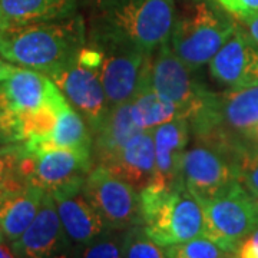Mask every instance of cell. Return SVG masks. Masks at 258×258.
<instances>
[{
  "mask_svg": "<svg viewBox=\"0 0 258 258\" xmlns=\"http://www.w3.org/2000/svg\"><path fill=\"white\" fill-rule=\"evenodd\" d=\"M86 36L105 37L152 53L169 42L175 0H81Z\"/></svg>",
  "mask_w": 258,
  "mask_h": 258,
  "instance_id": "1",
  "label": "cell"
},
{
  "mask_svg": "<svg viewBox=\"0 0 258 258\" xmlns=\"http://www.w3.org/2000/svg\"><path fill=\"white\" fill-rule=\"evenodd\" d=\"M86 42L83 16L0 29V56L10 63L47 76L68 64Z\"/></svg>",
  "mask_w": 258,
  "mask_h": 258,
  "instance_id": "2",
  "label": "cell"
},
{
  "mask_svg": "<svg viewBox=\"0 0 258 258\" xmlns=\"http://www.w3.org/2000/svg\"><path fill=\"white\" fill-rule=\"evenodd\" d=\"M237 25L215 0H175L169 45L191 71H198L210 63Z\"/></svg>",
  "mask_w": 258,
  "mask_h": 258,
  "instance_id": "3",
  "label": "cell"
},
{
  "mask_svg": "<svg viewBox=\"0 0 258 258\" xmlns=\"http://www.w3.org/2000/svg\"><path fill=\"white\" fill-rule=\"evenodd\" d=\"M139 198L141 225L159 247L204 237L203 207L184 182L169 189L148 185Z\"/></svg>",
  "mask_w": 258,
  "mask_h": 258,
  "instance_id": "4",
  "label": "cell"
},
{
  "mask_svg": "<svg viewBox=\"0 0 258 258\" xmlns=\"http://www.w3.org/2000/svg\"><path fill=\"white\" fill-rule=\"evenodd\" d=\"M204 237L228 254L258 227V200L241 185L203 201Z\"/></svg>",
  "mask_w": 258,
  "mask_h": 258,
  "instance_id": "5",
  "label": "cell"
},
{
  "mask_svg": "<svg viewBox=\"0 0 258 258\" xmlns=\"http://www.w3.org/2000/svg\"><path fill=\"white\" fill-rule=\"evenodd\" d=\"M142 86H149L175 105L179 116L191 119L211 96L210 91L175 55L169 42L154 50L149 57Z\"/></svg>",
  "mask_w": 258,
  "mask_h": 258,
  "instance_id": "6",
  "label": "cell"
},
{
  "mask_svg": "<svg viewBox=\"0 0 258 258\" xmlns=\"http://www.w3.org/2000/svg\"><path fill=\"white\" fill-rule=\"evenodd\" d=\"M102 55L99 76L109 108L129 102L142 86L151 53L105 37L86 36Z\"/></svg>",
  "mask_w": 258,
  "mask_h": 258,
  "instance_id": "7",
  "label": "cell"
},
{
  "mask_svg": "<svg viewBox=\"0 0 258 258\" xmlns=\"http://www.w3.org/2000/svg\"><path fill=\"white\" fill-rule=\"evenodd\" d=\"M23 149V147H22ZM93 168L91 148L49 149L26 152L23 149L19 172L28 184L52 194L64 186L83 182Z\"/></svg>",
  "mask_w": 258,
  "mask_h": 258,
  "instance_id": "8",
  "label": "cell"
},
{
  "mask_svg": "<svg viewBox=\"0 0 258 258\" xmlns=\"http://www.w3.org/2000/svg\"><path fill=\"white\" fill-rule=\"evenodd\" d=\"M63 99V93L47 75L19 66L9 79L0 82V131L6 142L16 144V122L20 113Z\"/></svg>",
  "mask_w": 258,
  "mask_h": 258,
  "instance_id": "9",
  "label": "cell"
},
{
  "mask_svg": "<svg viewBox=\"0 0 258 258\" xmlns=\"http://www.w3.org/2000/svg\"><path fill=\"white\" fill-rule=\"evenodd\" d=\"M83 192L109 230L126 231L141 224L139 192L108 168L93 166L86 175Z\"/></svg>",
  "mask_w": 258,
  "mask_h": 258,
  "instance_id": "10",
  "label": "cell"
},
{
  "mask_svg": "<svg viewBox=\"0 0 258 258\" xmlns=\"http://www.w3.org/2000/svg\"><path fill=\"white\" fill-rule=\"evenodd\" d=\"M181 175L186 189L198 203L211 200L240 182L237 161L220 149L201 142L186 148Z\"/></svg>",
  "mask_w": 258,
  "mask_h": 258,
  "instance_id": "11",
  "label": "cell"
},
{
  "mask_svg": "<svg viewBox=\"0 0 258 258\" xmlns=\"http://www.w3.org/2000/svg\"><path fill=\"white\" fill-rule=\"evenodd\" d=\"M75 111L81 113L92 132L109 111L99 71L82 64L76 55L62 69L49 76Z\"/></svg>",
  "mask_w": 258,
  "mask_h": 258,
  "instance_id": "12",
  "label": "cell"
},
{
  "mask_svg": "<svg viewBox=\"0 0 258 258\" xmlns=\"http://www.w3.org/2000/svg\"><path fill=\"white\" fill-rule=\"evenodd\" d=\"M10 245L18 258H74L75 245L60 222L50 194L46 192L28 230Z\"/></svg>",
  "mask_w": 258,
  "mask_h": 258,
  "instance_id": "13",
  "label": "cell"
},
{
  "mask_svg": "<svg viewBox=\"0 0 258 258\" xmlns=\"http://www.w3.org/2000/svg\"><path fill=\"white\" fill-rule=\"evenodd\" d=\"M208 66L212 79L228 89L258 86V47L240 22Z\"/></svg>",
  "mask_w": 258,
  "mask_h": 258,
  "instance_id": "14",
  "label": "cell"
},
{
  "mask_svg": "<svg viewBox=\"0 0 258 258\" xmlns=\"http://www.w3.org/2000/svg\"><path fill=\"white\" fill-rule=\"evenodd\" d=\"M83 184L85 181L50 194L60 222L75 247L86 245L109 231L99 212L86 198Z\"/></svg>",
  "mask_w": 258,
  "mask_h": 258,
  "instance_id": "15",
  "label": "cell"
},
{
  "mask_svg": "<svg viewBox=\"0 0 258 258\" xmlns=\"http://www.w3.org/2000/svg\"><path fill=\"white\" fill-rule=\"evenodd\" d=\"M155 147V175L149 185L169 189L182 184V159L189 144L191 128L184 118L165 122L152 129Z\"/></svg>",
  "mask_w": 258,
  "mask_h": 258,
  "instance_id": "16",
  "label": "cell"
},
{
  "mask_svg": "<svg viewBox=\"0 0 258 258\" xmlns=\"http://www.w3.org/2000/svg\"><path fill=\"white\" fill-rule=\"evenodd\" d=\"M103 166L141 192L152 182L155 175V147L152 131L138 132Z\"/></svg>",
  "mask_w": 258,
  "mask_h": 258,
  "instance_id": "17",
  "label": "cell"
},
{
  "mask_svg": "<svg viewBox=\"0 0 258 258\" xmlns=\"http://www.w3.org/2000/svg\"><path fill=\"white\" fill-rule=\"evenodd\" d=\"M46 192L30 184H22L0 192V228L13 242L36 218Z\"/></svg>",
  "mask_w": 258,
  "mask_h": 258,
  "instance_id": "18",
  "label": "cell"
},
{
  "mask_svg": "<svg viewBox=\"0 0 258 258\" xmlns=\"http://www.w3.org/2000/svg\"><path fill=\"white\" fill-rule=\"evenodd\" d=\"M141 132L131 113V101L112 106L92 132V155L96 165H106L132 137Z\"/></svg>",
  "mask_w": 258,
  "mask_h": 258,
  "instance_id": "19",
  "label": "cell"
},
{
  "mask_svg": "<svg viewBox=\"0 0 258 258\" xmlns=\"http://www.w3.org/2000/svg\"><path fill=\"white\" fill-rule=\"evenodd\" d=\"M81 0H0V29L71 18Z\"/></svg>",
  "mask_w": 258,
  "mask_h": 258,
  "instance_id": "20",
  "label": "cell"
},
{
  "mask_svg": "<svg viewBox=\"0 0 258 258\" xmlns=\"http://www.w3.org/2000/svg\"><path fill=\"white\" fill-rule=\"evenodd\" d=\"M22 145V144H20ZM23 147V145H22ZM92 149V134L81 113L68 103L60 111L53 131L32 147H23L26 152H40L49 149Z\"/></svg>",
  "mask_w": 258,
  "mask_h": 258,
  "instance_id": "21",
  "label": "cell"
},
{
  "mask_svg": "<svg viewBox=\"0 0 258 258\" xmlns=\"http://www.w3.org/2000/svg\"><path fill=\"white\" fill-rule=\"evenodd\" d=\"M131 113L139 131H152L165 122L181 118L175 105L149 86H141L131 99Z\"/></svg>",
  "mask_w": 258,
  "mask_h": 258,
  "instance_id": "22",
  "label": "cell"
},
{
  "mask_svg": "<svg viewBox=\"0 0 258 258\" xmlns=\"http://www.w3.org/2000/svg\"><path fill=\"white\" fill-rule=\"evenodd\" d=\"M122 258H166V255L164 248L151 240L139 224L123 232Z\"/></svg>",
  "mask_w": 258,
  "mask_h": 258,
  "instance_id": "23",
  "label": "cell"
},
{
  "mask_svg": "<svg viewBox=\"0 0 258 258\" xmlns=\"http://www.w3.org/2000/svg\"><path fill=\"white\" fill-rule=\"evenodd\" d=\"M123 232L109 230L86 245L75 247L74 258H122Z\"/></svg>",
  "mask_w": 258,
  "mask_h": 258,
  "instance_id": "24",
  "label": "cell"
},
{
  "mask_svg": "<svg viewBox=\"0 0 258 258\" xmlns=\"http://www.w3.org/2000/svg\"><path fill=\"white\" fill-rule=\"evenodd\" d=\"M166 258H228V252L207 237L174 244L164 248Z\"/></svg>",
  "mask_w": 258,
  "mask_h": 258,
  "instance_id": "25",
  "label": "cell"
},
{
  "mask_svg": "<svg viewBox=\"0 0 258 258\" xmlns=\"http://www.w3.org/2000/svg\"><path fill=\"white\" fill-rule=\"evenodd\" d=\"M22 152L23 149L20 144L0 145V192L22 184H28L19 172Z\"/></svg>",
  "mask_w": 258,
  "mask_h": 258,
  "instance_id": "26",
  "label": "cell"
},
{
  "mask_svg": "<svg viewBox=\"0 0 258 258\" xmlns=\"http://www.w3.org/2000/svg\"><path fill=\"white\" fill-rule=\"evenodd\" d=\"M241 185L258 200V151L244 154L238 161Z\"/></svg>",
  "mask_w": 258,
  "mask_h": 258,
  "instance_id": "27",
  "label": "cell"
},
{
  "mask_svg": "<svg viewBox=\"0 0 258 258\" xmlns=\"http://www.w3.org/2000/svg\"><path fill=\"white\" fill-rule=\"evenodd\" d=\"M215 2L238 22H245L258 15V0H215Z\"/></svg>",
  "mask_w": 258,
  "mask_h": 258,
  "instance_id": "28",
  "label": "cell"
},
{
  "mask_svg": "<svg viewBox=\"0 0 258 258\" xmlns=\"http://www.w3.org/2000/svg\"><path fill=\"white\" fill-rule=\"evenodd\" d=\"M232 258H258V227L238 244Z\"/></svg>",
  "mask_w": 258,
  "mask_h": 258,
  "instance_id": "29",
  "label": "cell"
},
{
  "mask_svg": "<svg viewBox=\"0 0 258 258\" xmlns=\"http://www.w3.org/2000/svg\"><path fill=\"white\" fill-rule=\"evenodd\" d=\"M240 25L245 29V32L248 33V36L251 37V40L255 43V46L258 47V15L254 18L248 19L245 22H240Z\"/></svg>",
  "mask_w": 258,
  "mask_h": 258,
  "instance_id": "30",
  "label": "cell"
},
{
  "mask_svg": "<svg viewBox=\"0 0 258 258\" xmlns=\"http://www.w3.org/2000/svg\"><path fill=\"white\" fill-rule=\"evenodd\" d=\"M18 68L19 66L10 63V62H6V59H3L0 56V82L9 79L10 76L18 71Z\"/></svg>",
  "mask_w": 258,
  "mask_h": 258,
  "instance_id": "31",
  "label": "cell"
},
{
  "mask_svg": "<svg viewBox=\"0 0 258 258\" xmlns=\"http://www.w3.org/2000/svg\"><path fill=\"white\" fill-rule=\"evenodd\" d=\"M0 258H18L12 249V245H8L6 241L0 244Z\"/></svg>",
  "mask_w": 258,
  "mask_h": 258,
  "instance_id": "32",
  "label": "cell"
},
{
  "mask_svg": "<svg viewBox=\"0 0 258 258\" xmlns=\"http://www.w3.org/2000/svg\"><path fill=\"white\" fill-rule=\"evenodd\" d=\"M8 142H6V139L3 137V134H2V131H0V145H6Z\"/></svg>",
  "mask_w": 258,
  "mask_h": 258,
  "instance_id": "33",
  "label": "cell"
},
{
  "mask_svg": "<svg viewBox=\"0 0 258 258\" xmlns=\"http://www.w3.org/2000/svg\"><path fill=\"white\" fill-rule=\"evenodd\" d=\"M3 241H6V238H5V234H3V231H2V228H0V244H2Z\"/></svg>",
  "mask_w": 258,
  "mask_h": 258,
  "instance_id": "34",
  "label": "cell"
}]
</instances>
